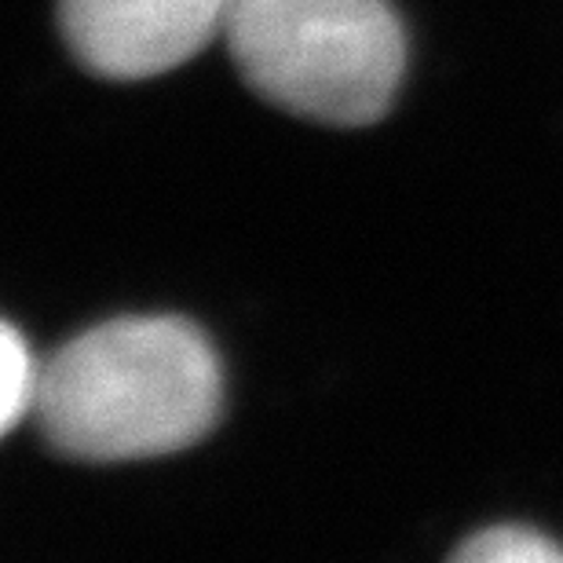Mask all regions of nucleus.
<instances>
[{
    "mask_svg": "<svg viewBox=\"0 0 563 563\" xmlns=\"http://www.w3.org/2000/svg\"><path fill=\"white\" fill-rule=\"evenodd\" d=\"M223 37L256 96L333 129L385 118L407 70L388 0H231Z\"/></svg>",
    "mask_w": 563,
    "mask_h": 563,
    "instance_id": "nucleus-2",
    "label": "nucleus"
},
{
    "mask_svg": "<svg viewBox=\"0 0 563 563\" xmlns=\"http://www.w3.org/2000/svg\"><path fill=\"white\" fill-rule=\"evenodd\" d=\"M231 0H59L74 59L107 81L168 74L223 33Z\"/></svg>",
    "mask_w": 563,
    "mask_h": 563,
    "instance_id": "nucleus-3",
    "label": "nucleus"
},
{
    "mask_svg": "<svg viewBox=\"0 0 563 563\" xmlns=\"http://www.w3.org/2000/svg\"><path fill=\"white\" fill-rule=\"evenodd\" d=\"M223 369L176 314L92 325L41 369L44 439L77 461H140L195 446L220 421Z\"/></svg>",
    "mask_w": 563,
    "mask_h": 563,
    "instance_id": "nucleus-1",
    "label": "nucleus"
},
{
    "mask_svg": "<svg viewBox=\"0 0 563 563\" xmlns=\"http://www.w3.org/2000/svg\"><path fill=\"white\" fill-rule=\"evenodd\" d=\"M450 563H563V549H556L545 534L531 527H487V531L465 538Z\"/></svg>",
    "mask_w": 563,
    "mask_h": 563,
    "instance_id": "nucleus-5",
    "label": "nucleus"
},
{
    "mask_svg": "<svg viewBox=\"0 0 563 563\" xmlns=\"http://www.w3.org/2000/svg\"><path fill=\"white\" fill-rule=\"evenodd\" d=\"M41 369L44 366L33 363L22 333L4 322V336H0V424H4V432L37 410Z\"/></svg>",
    "mask_w": 563,
    "mask_h": 563,
    "instance_id": "nucleus-4",
    "label": "nucleus"
}]
</instances>
